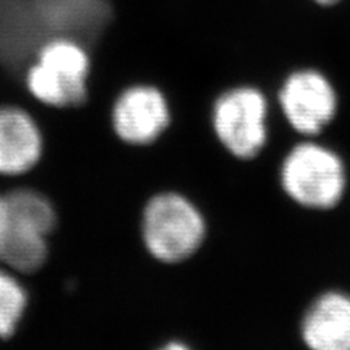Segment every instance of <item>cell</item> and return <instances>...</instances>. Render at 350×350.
Returning <instances> with one entry per match:
<instances>
[{
	"label": "cell",
	"instance_id": "cell-1",
	"mask_svg": "<svg viewBox=\"0 0 350 350\" xmlns=\"http://www.w3.org/2000/svg\"><path fill=\"white\" fill-rule=\"evenodd\" d=\"M92 53L79 40L56 36L44 41L28 64L24 83L36 104L78 109L90 98Z\"/></svg>",
	"mask_w": 350,
	"mask_h": 350
},
{
	"label": "cell",
	"instance_id": "cell-6",
	"mask_svg": "<svg viewBox=\"0 0 350 350\" xmlns=\"http://www.w3.org/2000/svg\"><path fill=\"white\" fill-rule=\"evenodd\" d=\"M172 122L170 101L159 86L137 82L114 98L109 123L114 136L130 148H148L165 135Z\"/></svg>",
	"mask_w": 350,
	"mask_h": 350
},
{
	"label": "cell",
	"instance_id": "cell-9",
	"mask_svg": "<svg viewBox=\"0 0 350 350\" xmlns=\"http://www.w3.org/2000/svg\"><path fill=\"white\" fill-rule=\"evenodd\" d=\"M9 231L0 256V265L25 280L46 267L54 231L47 224L40 222V219L24 212L9 207Z\"/></svg>",
	"mask_w": 350,
	"mask_h": 350
},
{
	"label": "cell",
	"instance_id": "cell-10",
	"mask_svg": "<svg viewBox=\"0 0 350 350\" xmlns=\"http://www.w3.org/2000/svg\"><path fill=\"white\" fill-rule=\"evenodd\" d=\"M29 304V292L21 276L0 265V349H8L18 333Z\"/></svg>",
	"mask_w": 350,
	"mask_h": 350
},
{
	"label": "cell",
	"instance_id": "cell-4",
	"mask_svg": "<svg viewBox=\"0 0 350 350\" xmlns=\"http://www.w3.org/2000/svg\"><path fill=\"white\" fill-rule=\"evenodd\" d=\"M271 103L254 85H237L219 94L211 108V126L221 148L241 162H251L270 137Z\"/></svg>",
	"mask_w": 350,
	"mask_h": 350
},
{
	"label": "cell",
	"instance_id": "cell-13",
	"mask_svg": "<svg viewBox=\"0 0 350 350\" xmlns=\"http://www.w3.org/2000/svg\"><path fill=\"white\" fill-rule=\"evenodd\" d=\"M317 3H320V5H323V6H330V5H334V3H337L338 0H315Z\"/></svg>",
	"mask_w": 350,
	"mask_h": 350
},
{
	"label": "cell",
	"instance_id": "cell-8",
	"mask_svg": "<svg viewBox=\"0 0 350 350\" xmlns=\"http://www.w3.org/2000/svg\"><path fill=\"white\" fill-rule=\"evenodd\" d=\"M299 338L312 350H350V295H319L301 317Z\"/></svg>",
	"mask_w": 350,
	"mask_h": 350
},
{
	"label": "cell",
	"instance_id": "cell-3",
	"mask_svg": "<svg viewBox=\"0 0 350 350\" xmlns=\"http://www.w3.org/2000/svg\"><path fill=\"white\" fill-rule=\"evenodd\" d=\"M284 197L306 211H330L343 199L346 170L337 153L312 139L293 144L279 165Z\"/></svg>",
	"mask_w": 350,
	"mask_h": 350
},
{
	"label": "cell",
	"instance_id": "cell-5",
	"mask_svg": "<svg viewBox=\"0 0 350 350\" xmlns=\"http://www.w3.org/2000/svg\"><path fill=\"white\" fill-rule=\"evenodd\" d=\"M275 103V116L293 133L312 139L334 120L338 98L336 88L323 72L297 69L283 78Z\"/></svg>",
	"mask_w": 350,
	"mask_h": 350
},
{
	"label": "cell",
	"instance_id": "cell-2",
	"mask_svg": "<svg viewBox=\"0 0 350 350\" xmlns=\"http://www.w3.org/2000/svg\"><path fill=\"white\" fill-rule=\"evenodd\" d=\"M140 238L146 253L162 266L193 258L207 237V221L199 206L177 190L152 194L142 207Z\"/></svg>",
	"mask_w": 350,
	"mask_h": 350
},
{
	"label": "cell",
	"instance_id": "cell-12",
	"mask_svg": "<svg viewBox=\"0 0 350 350\" xmlns=\"http://www.w3.org/2000/svg\"><path fill=\"white\" fill-rule=\"evenodd\" d=\"M155 267H157V265H155ZM153 270H155V269H153ZM153 270H152V273H153ZM152 273H150V276H152ZM150 276L148 278V280H146V282H145L144 284H142V286H140V288H139V284H137V292H140L142 289H144V288H145V284H146V283L149 282ZM130 289H131V288H130ZM107 292H109V291H107ZM117 292H118V291H117ZM104 297H105V295H104ZM107 297H108V298H107V302H116V298H117V295H116V297H109V295L107 293ZM129 297H130V293H129V295H126V293H124V298H123V299H124V301H129ZM103 299H104V298H103Z\"/></svg>",
	"mask_w": 350,
	"mask_h": 350
},
{
	"label": "cell",
	"instance_id": "cell-11",
	"mask_svg": "<svg viewBox=\"0 0 350 350\" xmlns=\"http://www.w3.org/2000/svg\"><path fill=\"white\" fill-rule=\"evenodd\" d=\"M9 222H10V215H9V204L5 191H0V256H2V250L5 245V239L9 231Z\"/></svg>",
	"mask_w": 350,
	"mask_h": 350
},
{
	"label": "cell",
	"instance_id": "cell-7",
	"mask_svg": "<svg viewBox=\"0 0 350 350\" xmlns=\"http://www.w3.org/2000/svg\"><path fill=\"white\" fill-rule=\"evenodd\" d=\"M42 129L28 108L18 104L0 105V177L21 180L42 159Z\"/></svg>",
	"mask_w": 350,
	"mask_h": 350
}]
</instances>
